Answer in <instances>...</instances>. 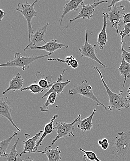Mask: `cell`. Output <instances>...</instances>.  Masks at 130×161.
<instances>
[{
  "mask_svg": "<svg viewBox=\"0 0 130 161\" xmlns=\"http://www.w3.org/2000/svg\"><path fill=\"white\" fill-rule=\"evenodd\" d=\"M130 148V130L119 133L111 142L112 154L120 161H127V156Z\"/></svg>",
  "mask_w": 130,
  "mask_h": 161,
  "instance_id": "6da1fadb",
  "label": "cell"
},
{
  "mask_svg": "<svg viewBox=\"0 0 130 161\" xmlns=\"http://www.w3.org/2000/svg\"><path fill=\"white\" fill-rule=\"evenodd\" d=\"M93 69L98 73L102 81L103 85L105 88L107 93L109 97V105L108 107L109 111H113L117 110L121 112L123 109L129 108L130 103L129 102V100L127 97H124L122 96V94L124 92L123 91H120L118 94H116L112 92L105 82L100 68L97 66H95Z\"/></svg>",
  "mask_w": 130,
  "mask_h": 161,
  "instance_id": "7a4b0ae2",
  "label": "cell"
},
{
  "mask_svg": "<svg viewBox=\"0 0 130 161\" xmlns=\"http://www.w3.org/2000/svg\"><path fill=\"white\" fill-rule=\"evenodd\" d=\"M53 53H49L46 55H35V56H23L21 53H16L14 54L13 60L8 61L5 64H1V67H17L21 68L23 71L30 67V65L36 60L43 58L51 56Z\"/></svg>",
  "mask_w": 130,
  "mask_h": 161,
  "instance_id": "3957f363",
  "label": "cell"
},
{
  "mask_svg": "<svg viewBox=\"0 0 130 161\" xmlns=\"http://www.w3.org/2000/svg\"><path fill=\"white\" fill-rule=\"evenodd\" d=\"M70 95H74L78 94L88 97L95 101L98 106H102L106 111L109 110L108 108L102 104L93 92L92 87L89 84L87 80H83L81 82L75 85L73 88L69 90Z\"/></svg>",
  "mask_w": 130,
  "mask_h": 161,
  "instance_id": "277c9868",
  "label": "cell"
},
{
  "mask_svg": "<svg viewBox=\"0 0 130 161\" xmlns=\"http://www.w3.org/2000/svg\"><path fill=\"white\" fill-rule=\"evenodd\" d=\"M38 2V0L34 1L32 4L26 2L24 3H19L15 9L23 15L28 21V33H29V42H31V38L34 34V30L32 25V20L33 17L37 16L38 13L34 8V5Z\"/></svg>",
  "mask_w": 130,
  "mask_h": 161,
  "instance_id": "5b68a950",
  "label": "cell"
},
{
  "mask_svg": "<svg viewBox=\"0 0 130 161\" xmlns=\"http://www.w3.org/2000/svg\"><path fill=\"white\" fill-rule=\"evenodd\" d=\"M81 119V115L79 114L78 117L71 123L66 122H56L54 124V129L56 130L57 136L52 141V145H54L58 139L62 138H66L70 136H75L73 131L75 130V124L78 123Z\"/></svg>",
  "mask_w": 130,
  "mask_h": 161,
  "instance_id": "8992f818",
  "label": "cell"
},
{
  "mask_svg": "<svg viewBox=\"0 0 130 161\" xmlns=\"http://www.w3.org/2000/svg\"><path fill=\"white\" fill-rule=\"evenodd\" d=\"M126 8L124 6L120 5L119 6L115 5L108 8V12L106 13L108 19L110 21L112 27L117 30L116 36L119 34V27H121L123 21V11Z\"/></svg>",
  "mask_w": 130,
  "mask_h": 161,
  "instance_id": "52a82bcc",
  "label": "cell"
},
{
  "mask_svg": "<svg viewBox=\"0 0 130 161\" xmlns=\"http://www.w3.org/2000/svg\"><path fill=\"white\" fill-rule=\"evenodd\" d=\"M96 47H97V45H92L89 43V42H88V33H87V29H86L85 30V40L84 45L79 48V52L81 54V57L89 58L98 62L105 68H107V66L103 64L102 62L96 56V51H97Z\"/></svg>",
  "mask_w": 130,
  "mask_h": 161,
  "instance_id": "ba28073f",
  "label": "cell"
},
{
  "mask_svg": "<svg viewBox=\"0 0 130 161\" xmlns=\"http://www.w3.org/2000/svg\"><path fill=\"white\" fill-rule=\"evenodd\" d=\"M108 1L107 0L98 1V2H96V1H95L94 3L92 4L88 5H85L84 3H83L82 4V8L79 10L78 15L74 19H70L69 20L70 22L72 23V22L74 21L75 20L80 19V18H82V19H92L93 17V13L95 12L96 7L100 5L102 3H108Z\"/></svg>",
  "mask_w": 130,
  "mask_h": 161,
  "instance_id": "9c48e42d",
  "label": "cell"
},
{
  "mask_svg": "<svg viewBox=\"0 0 130 161\" xmlns=\"http://www.w3.org/2000/svg\"><path fill=\"white\" fill-rule=\"evenodd\" d=\"M49 25V23H46L44 26L38 29L36 32H35L31 38V42L25 48L24 51L31 47H38V46L42 43H46L44 38L46 36L47 30Z\"/></svg>",
  "mask_w": 130,
  "mask_h": 161,
  "instance_id": "30bf717a",
  "label": "cell"
},
{
  "mask_svg": "<svg viewBox=\"0 0 130 161\" xmlns=\"http://www.w3.org/2000/svg\"><path fill=\"white\" fill-rule=\"evenodd\" d=\"M43 130H41L39 132L36 133L34 136H32L29 134L25 135L26 140L22 142L24 145V151L20 154H18V156H21L24 154L30 153H35V148L37 144V140H39Z\"/></svg>",
  "mask_w": 130,
  "mask_h": 161,
  "instance_id": "8fae6325",
  "label": "cell"
},
{
  "mask_svg": "<svg viewBox=\"0 0 130 161\" xmlns=\"http://www.w3.org/2000/svg\"><path fill=\"white\" fill-rule=\"evenodd\" d=\"M8 97H2L0 98V115L8 120L18 131H21V130L16 125L12 118L11 108L8 104Z\"/></svg>",
  "mask_w": 130,
  "mask_h": 161,
  "instance_id": "7c38bea8",
  "label": "cell"
},
{
  "mask_svg": "<svg viewBox=\"0 0 130 161\" xmlns=\"http://www.w3.org/2000/svg\"><path fill=\"white\" fill-rule=\"evenodd\" d=\"M66 71H67V69L65 68L63 70L62 73L61 74L58 80L56 81H54L53 85L48 90V91L46 93L42 96V98L48 97V95L52 92H56L57 94H61L63 92L64 89L65 87L71 82V80H68L66 82L62 81L63 76Z\"/></svg>",
  "mask_w": 130,
  "mask_h": 161,
  "instance_id": "4fadbf2b",
  "label": "cell"
},
{
  "mask_svg": "<svg viewBox=\"0 0 130 161\" xmlns=\"http://www.w3.org/2000/svg\"><path fill=\"white\" fill-rule=\"evenodd\" d=\"M63 47L68 48L69 46L68 45L58 43L57 40L55 39H52L50 40L48 42L46 43L44 45L42 46H38L36 47H31V49L42 50H44L47 52H49V53H54L56 50L60 49H62Z\"/></svg>",
  "mask_w": 130,
  "mask_h": 161,
  "instance_id": "5bb4252c",
  "label": "cell"
},
{
  "mask_svg": "<svg viewBox=\"0 0 130 161\" xmlns=\"http://www.w3.org/2000/svg\"><path fill=\"white\" fill-rule=\"evenodd\" d=\"M102 17L103 18V24L102 29L98 36V42H97L99 48L101 50H103L104 47L108 41L107 33L106 32L108 20L106 13H103Z\"/></svg>",
  "mask_w": 130,
  "mask_h": 161,
  "instance_id": "9a60e30c",
  "label": "cell"
},
{
  "mask_svg": "<svg viewBox=\"0 0 130 161\" xmlns=\"http://www.w3.org/2000/svg\"><path fill=\"white\" fill-rule=\"evenodd\" d=\"M35 152L45 154L47 157L48 161H59L62 160V157L60 156L61 151L59 146H57L54 149L52 148V146H47L44 149V152L37 150Z\"/></svg>",
  "mask_w": 130,
  "mask_h": 161,
  "instance_id": "2e32d148",
  "label": "cell"
},
{
  "mask_svg": "<svg viewBox=\"0 0 130 161\" xmlns=\"http://www.w3.org/2000/svg\"><path fill=\"white\" fill-rule=\"evenodd\" d=\"M84 3V0H71L67 1V3L64 7L62 14L61 16L60 20V24H62V21L65 15L71 11H77L79 9V6L82 5Z\"/></svg>",
  "mask_w": 130,
  "mask_h": 161,
  "instance_id": "e0dca14e",
  "label": "cell"
},
{
  "mask_svg": "<svg viewBox=\"0 0 130 161\" xmlns=\"http://www.w3.org/2000/svg\"><path fill=\"white\" fill-rule=\"evenodd\" d=\"M25 80L22 78L20 73H18L17 75L12 78L10 82L9 86L7 89L3 92V95L7 93L8 91L12 90L13 92L22 89V87L24 85Z\"/></svg>",
  "mask_w": 130,
  "mask_h": 161,
  "instance_id": "ac0fdd59",
  "label": "cell"
},
{
  "mask_svg": "<svg viewBox=\"0 0 130 161\" xmlns=\"http://www.w3.org/2000/svg\"><path fill=\"white\" fill-rule=\"evenodd\" d=\"M58 117H59L58 114H56V115H54V117L51 119L50 121L48 123L44 125V130H43V132L42 133V135L41 136L39 141H38L36 146L35 148V153L36 151L38 150V147H39L40 146L42 145V142L43 139L48 135L50 134L51 133L53 132V130H55L54 129V122H55L56 119L58 118Z\"/></svg>",
  "mask_w": 130,
  "mask_h": 161,
  "instance_id": "d6986e66",
  "label": "cell"
},
{
  "mask_svg": "<svg viewBox=\"0 0 130 161\" xmlns=\"http://www.w3.org/2000/svg\"><path fill=\"white\" fill-rule=\"evenodd\" d=\"M36 79L35 80V83L37 84L41 87L44 90L47 89L51 87L54 84V82L50 83L52 80V76H48V77H44V75H42L40 72H38L36 75Z\"/></svg>",
  "mask_w": 130,
  "mask_h": 161,
  "instance_id": "ffe728a7",
  "label": "cell"
},
{
  "mask_svg": "<svg viewBox=\"0 0 130 161\" xmlns=\"http://www.w3.org/2000/svg\"><path fill=\"white\" fill-rule=\"evenodd\" d=\"M97 112V109H95L89 117L85 118L84 120H81V119L79 120L78 125V127L81 130V131L83 132L90 131L92 128L93 123L92 120L94 115Z\"/></svg>",
  "mask_w": 130,
  "mask_h": 161,
  "instance_id": "44dd1931",
  "label": "cell"
},
{
  "mask_svg": "<svg viewBox=\"0 0 130 161\" xmlns=\"http://www.w3.org/2000/svg\"><path fill=\"white\" fill-rule=\"evenodd\" d=\"M120 75L124 77V81L123 88L124 87L126 84L127 79L130 78V65L124 59V55L122 53V61L121 65L119 67Z\"/></svg>",
  "mask_w": 130,
  "mask_h": 161,
  "instance_id": "7402d4cb",
  "label": "cell"
},
{
  "mask_svg": "<svg viewBox=\"0 0 130 161\" xmlns=\"http://www.w3.org/2000/svg\"><path fill=\"white\" fill-rule=\"evenodd\" d=\"M48 61H56L58 62H63L66 63L69 67H71L73 69H76L79 66V63L78 60L76 59L73 55L68 56L65 58L64 59H60V58H48Z\"/></svg>",
  "mask_w": 130,
  "mask_h": 161,
  "instance_id": "603a6c76",
  "label": "cell"
},
{
  "mask_svg": "<svg viewBox=\"0 0 130 161\" xmlns=\"http://www.w3.org/2000/svg\"><path fill=\"white\" fill-rule=\"evenodd\" d=\"M18 135V133L13 132L12 135L10 136L9 137L4 139L0 142V157H7L8 154L6 153L7 150L12 140L15 137Z\"/></svg>",
  "mask_w": 130,
  "mask_h": 161,
  "instance_id": "cb8c5ba5",
  "label": "cell"
},
{
  "mask_svg": "<svg viewBox=\"0 0 130 161\" xmlns=\"http://www.w3.org/2000/svg\"><path fill=\"white\" fill-rule=\"evenodd\" d=\"M57 93L56 92H52L50 93L48 97L47 100L44 104L41 107H40V111L42 112L48 113L49 111V106L50 105H54L56 102Z\"/></svg>",
  "mask_w": 130,
  "mask_h": 161,
  "instance_id": "d4e9b609",
  "label": "cell"
},
{
  "mask_svg": "<svg viewBox=\"0 0 130 161\" xmlns=\"http://www.w3.org/2000/svg\"><path fill=\"white\" fill-rule=\"evenodd\" d=\"M19 140V138L18 137L16 142L11 148L10 152L9 154H8L6 157L8 161H22L23 159L18 158V154H17V151L16 150V147L18 145Z\"/></svg>",
  "mask_w": 130,
  "mask_h": 161,
  "instance_id": "484cf974",
  "label": "cell"
},
{
  "mask_svg": "<svg viewBox=\"0 0 130 161\" xmlns=\"http://www.w3.org/2000/svg\"><path fill=\"white\" fill-rule=\"evenodd\" d=\"M29 91L30 92L34 94H39L43 92L45 90L41 87L38 85L36 83L32 84L30 85L29 86L24 88L21 90V91Z\"/></svg>",
  "mask_w": 130,
  "mask_h": 161,
  "instance_id": "4316f807",
  "label": "cell"
},
{
  "mask_svg": "<svg viewBox=\"0 0 130 161\" xmlns=\"http://www.w3.org/2000/svg\"><path fill=\"white\" fill-rule=\"evenodd\" d=\"M79 150L84 152L86 156V158L90 161H102L97 157V155L95 154V152L92 151H85L82 148H79Z\"/></svg>",
  "mask_w": 130,
  "mask_h": 161,
  "instance_id": "83f0119b",
  "label": "cell"
},
{
  "mask_svg": "<svg viewBox=\"0 0 130 161\" xmlns=\"http://www.w3.org/2000/svg\"><path fill=\"white\" fill-rule=\"evenodd\" d=\"M130 23L125 24L124 29L120 32V35L121 37V40H124L125 36L130 37Z\"/></svg>",
  "mask_w": 130,
  "mask_h": 161,
  "instance_id": "f1b7e54d",
  "label": "cell"
},
{
  "mask_svg": "<svg viewBox=\"0 0 130 161\" xmlns=\"http://www.w3.org/2000/svg\"><path fill=\"white\" fill-rule=\"evenodd\" d=\"M123 42H124V40H121V49H122V53H123V55H124V59L130 65V52L127 51L124 49Z\"/></svg>",
  "mask_w": 130,
  "mask_h": 161,
  "instance_id": "f546056e",
  "label": "cell"
},
{
  "mask_svg": "<svg viewBox=\"0 0 130 161\" xmlns=\"http://www.w3.org/2000/svg\"><path fill=\"white\" fill-rule=\"evenodd\" d=\"M98 144L103 150H107L109 146V143L108 140L106 138H103L98 141Z\"/></svg>",
  "mask_w": 130,
  "mask_h": 161,
  "instance_id": "4dcf8cb0",
  "label": "cell"
},
{
  "mask_svg": "<svg viewBox=\"0 0 130 161\" xmlns=\"http://www.w3.org/2000/svg\"><path fill=\"white\" fill-rule=\"evenodd\" d=\"M123 22L126 24L130 23V13L124 14Z\"/></svg>",
  "mask_w": 130,
  "mask_h": 161,
  "instance_id": "1f68e13d",
  "label": "cell"
},
{
  "mask_svg": "<svg viewBox=\"0 0 130 161\" xmlns=\"http://www.w3.org/2000/svg\"><path fill=\"white\" fill-rule=\"evenodd\" d=\"M122 1H116V0H112V1L111 4L108 6V8L111 7L117 4V3H120V2H122Z\"/></svg>",
  "mask_w": 130,
  "mask_h": 161,
  "instance_id": "d6a6232c",
  "label": "cell"
},
{
  "mask_svg": "<svg viewBox=\"0 0 130 161\" xmlns=\"http://www.w3.org/2000/svg\"><path fill=\"white\" fill-rule=\"evenodd\" d=\"M5 16V12L3 10L0 9V19H1V20H2Z\"/></svg>",
  "mask_w": 130,
  "mask_h": 161,
  "instance_id": "836d02e7",
  "label": "cell"
},
{
  "mask_svg": "<svg viewBox=\"0 0 130 161\" xmlns=\"http://www.w3.org/2000/svg\"><path fill=\"white\" fill-rule=\"evenodd\" d=\"M22 161H36L34 159L32 158H31V157H28V158H26L23 159L22 160Z\"/></svg>",
  "mask_w": 130,
  "mask_h": 161,
  "instance_id": "e575fe53",
  "label": "cell"
},
{
  "mask_svg": "<svg viewBox=\"0 0 130 161\" xmlns=\"http://www.w3.org/2000/svg\"><path fill=\"white\" fill-rule=\"evenodd\" d=\"M128 92L129 95L127 96L126 97H127V98H128V100L129 101V100H130V87L129 88L128 90Z\"/></svg>",
  "mask_w": 130,
  "mask_h": 161,
  "instance_id": "d590c367",
  "label": "cell"
},
{
  "mask_svg": "<svg viewBox=\"0 0 130 161\" xmlns=\"http://www.w3.org/2000/svg\"><path fill=\"white\" fill-rule=\"evenodd\" d=\"M86 158H86V156H85V155H84V156H83V161H87V160H86Z\"/></svg>",
  "mask_w": 130,
  "mask_h": 161,
  "instance_id": "8d00e7d4",
  "label": "cell"
},
{
  "mask_svg": "<svg viewBox=\"0 0 130 161\" xmlns=\"http://www.w3.org/2000/svg\"><path fill=\"white\" fill-rule=\"evenodd\" d=\"M128 49L130 50V47H129Z\"/></svg>",
  "mask_w": 130,
  "mask_h": 161,
  "instance_id": "74e56055",
  "label": "cell"
},
{
  "mask_svg": "<svg viewBox=\"0 0 130 161\" xmlns=\"http://www.w3.org/2000/svg\"><path fill=\"white\" fill-rule=\"evenodd\" d=\"M128 2H129V3H130V0H128Z\"/></svg>",
  "mask_w": 130,
  "mask_h": 161,
  "instance_id": "f35d334b",
  "label": "cell"
}]
</instances>
